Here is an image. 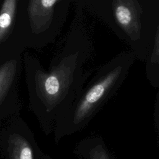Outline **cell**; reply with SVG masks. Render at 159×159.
<instances>
[{
  "instance_id": "cell-1",
  "label": "cell",
  "mask_w": 159,
  "mask_h": 159,
  "mask_svg": "<svg viewBox=\"0 0 159 159\" xmlns=\"http://www.w3.org/2000/svg\"><path fill=\"white\" fill-rule=\"evenodd\" d=\"M80 52L66 56L48 73L36 68L29 75L30 105L39 115L43 131L47 115L50 116L52 127L55 116L69 109L73 100L80 98Z\"/></svg>"
},
{
  "instance_id": "cell-2",
  "label": "cell",
  "mask_w": 159,
  "mask_h": 159,
  "mask_svg": "<svg viewBox=\"0 0 159 159\" xmlns=\"http://www.w3.org/2000/svg\"><path fill=\"white\" fill-rule=\"evenodd\" d=\"M42 153L26 125L14 123L0 132V154L2 159H40Z\"/></svg>"
},
{
  "instance_id": "cell-3",
  "label": "cell",
  "mask_w": 159,
  "mask_h": 159,
  "mask_svg": "<svg viewBox=\"0 0 159 159\" xmlns=\"http://www.w3.org/2000/svg\"><path fill=\"white\" fill-rule=\"evenodd\" d=\"M57 0H32L29 2L28 14L31 27L36 32L45 30L50 25Z\"/></svg>"
},
{
  "instance_id": "cell-4",
  "label": "cell",
  "mask_w": 159,
  "mask_h": 159,
  "mask_svg": "<svg viewBox=\"0 0 159 159\" xmlns=\"http://www.w3.org/2000/svg\"><path fill=\"white\" fill-rule=\"evenodd\" d=\"M17 66V60L11 59L0 66V109L9 95L12 94L11 93L15 89Z\"/></svg>"
},
{
  "instance_id": "cell-5",
  "label": "cell",
  "mask_w": 159,
  "mask_h": 159,
  "mask_svg": "<svg viewBox=\"0 0 159 159\" xmlns=\"http://www.w3.org/2000/svg\"><path fill=\"white\" fill-rule=\"evenodd\" d=\"M17 1L6 0L0 10V43L4 41L9 34L14 20Z\"/></svg>"
},
{
  "instance_id": "cell-6",
  "label": "cell",
  "mask_w": 159,
  "mask_h": 159,
  "mask_svg": "<svg viewBox=\"0 0 159 159\" xmlns=\"http://www.w3.org/2000/svg\"><path fill=\"white\" fill-rule=\"evenodd\" d=\"M74 152L76 156L83 159H109L102 144L93 143L87 140L79 143Z\"/></svg>"
},
{
  "instance_id": "cell-7",
  "label": "cell",
  "mask_w": 159,
  "mask_h": 159,
  "mask_svg": "<svg viewBox=\"0 0 159 159\" xmlns=\"http://www.w3.org/2000/svg\"><path fill=\"white\" fill-rule=\"evenodd\" d=\"M115 16L118 22L124 26L129 25L132 19L130 10L124 5H119L116 8Z\"/></svg>"
},
{
  "instance_id": "cell-8",
  "label": "cell",
  "mask_w": 159,
  "mask_h": 159,
  "mask_svg": "<svg viewBox=\"0 0 159 159\" xmlns=\"http://www.w3.org/2000/svg\"><path fill=\"white\" fill-rule=\"evenodd\" d=\"M40 159H53L50 156H49L47 154H45V153H42L41 156H40Z\"/></svg>"
},
{
  "instance_id": "cell-9",
  "label": "cell",
  "mask_w": 159,
  "mask_h": 159,
  "mask_svg": "<svg viewBox=\"0 0 159 159\" xmlns=\"http://www.w3.org/2000/svg\"><path fill=\"white\" fill-rule=\"evenodd\" d=\"M0 159H1V158H0Z\"/></svg>"
}]
</instances>
